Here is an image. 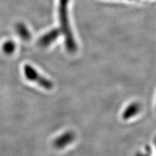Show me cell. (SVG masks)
<instances>
[{
	"label": "cell",
	"instance_id": "3957f363",
	"mask_svg": "<svg viewBox=\"0 0 156 156\" xmlns=\"http://www.w3.org/2000/svg\"><path fill=\"white\" fill-rule=\"evenodd\" d=\"M141 106L139 102H132L127 106L126 108L123 111L122 117L124 120H128L133 117L137 115L140 111Z\"/></svg>",
	"mask_w": 156,
	"mask_h": 156
},
{
	"label": "cell",
	"instance_id": "5b68a950",
	"mask_svg": "<svg viewBox=\"0 0 156 156\" xmlns=\"http://www.w3.org/2000/svg\"><path fill=\"white\" fill-rule=\"evenodd\" d=\"M15 29L18 35L23 40L26 41L30 38V32L24 23L21 22L16 23Z\"/></svg>",
	"mask_w": 156,
	"mask_h": 156
},
{
	"label": "cell",
	"instance_id": "7a4b0ae2",
	"mask_svg": "<svg viewBox=\"0 0 156 156\" xmlns=\"http://www.w3.org/2000/svg\"><path fill=\"white\" fill-rule=\"evenodd\" d=\"M75 139L76 134L74 131H67L53 140V146L56 149L61 150L74 142Z\"/></svg>",
	"mask_w": 156,
	"mask_h": 156
},
{
	"label": "cell",
	"instance_id": "8992f818",
	"mask_svg": "<svg viewBox=\"0 0 156 156\" xmlns=\"http://www.w3.org/2000/svg\"><path fill=\"white\" fill-rule=\"evenodd\" d=\"M135 156H149L148 154H143V153H140V152H137Z\"/></svg>",
	"mask_w": 156,
	"mask_h": 156
},
{
	"label": "cell",
	"instance_id": "6da1fadb",
	"mask_svg": "<svg viewBox=\"0 0 156 156\" xmlns=\"http://www.w3.org/2000/svg\"><path fill=\"white\" fill-rule=\"evenodd\" d=\"M23 74L27 80L36 83L44 89L51 90L53 89V83L45 77L41 76L32 66L27 64L24 65Z\"/></svg>",
	"mask_w": 156,
	"mask_h": 156
},
{
	"label": "cell",
	"instance_id": "277c9868",
	"mask_svg": "<svg viewBox=\"0 0 156 156\" xmlns=\"http://www.w3.org/2000/svg\"><path fill=\"white\" fill-rule=\"evenodd\" d=\"M1 50L5 55H11L16 51V44L12 40H6L2 43Z\"/></svg>",
	"mask_w": 156,
	"mask_h": 156
}]
</instances>
